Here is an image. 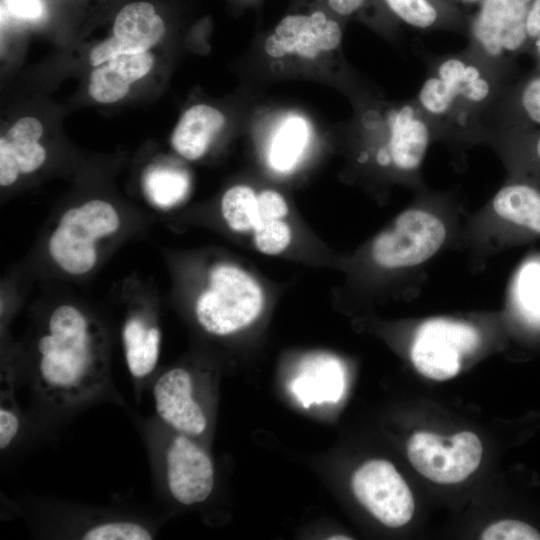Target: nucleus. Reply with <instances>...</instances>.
<instances>
[{
    "mask_svg": "<svg viewBox=\"0 0 540 540\" xmlns=\"http://www.w3.org/2000/svg\"><path fill=\"white\" fill-rule=\"evenodd\" d=\"M143 185L150 201L158 207L170 208L187 196L190 180L184 170L158 166L147 171Z\"/></svg>",
    "mask_w": 540,
    "mask_h": 540,
    "instance_id": "cd10ccee",
    "label": "nucleus"
},
{
    "mask_svg": "<svg viewBox=\"0 0 540 540\" xmlns=\"http://www.w3.org/2000/svg\"><path fill=\"white\" fill-rule=\"evenodd\" d=\"M479 343V332L468 323L429 319L418 327L410 357L423 376L444 381L458 374L462 358L472 353Z\"/></svg>",
    "mask_w": 540,
    "mask_h": 540,
    "instance_id": "9b49d317",
    "label": "nucleus"
},
{
    "mask_svg": "<svg viewBox=\"0 0 540 540\" xmlns=\"http://www.w3.org/2000/svg\"><path fill=\"white\" fill-rule=\"evenodd\" d=\"M46 15V6L43 0H2V23L7 19L22 22H37Z\"/></svg>",
    "mask_w": 540,
    "mask_h": 540,
    "instance_id": "7c9ffc66",
    "label": "nucleus"
},
{
    "mask_svg": "<svg viewBox=\"0 0 540 540\" xmlns=\"http://www.w3.org/2000/svg\"><path fill=\"white\" fill-rule=\"evenodd\" d=\"M20 420L12 407L1 405L0 408V448L6 449L19 432Z\"/></svg>",
    "mask_w": 540,
    "mask_h": 540,
    "instance_id": "473e14b6",
    "label": "nucleus"
},
{
    "mask_svg": "<svg viewBox=\"0 0 540 540\" xmlns=\"http://www.w3.org/2000/svg\"><path fill=\"white\" fill-rule=\"evenodd\" d=\"M531 1L482 0L468 19L465 49L507 81L517 77V60L527 54Z\"/></svg>",
    "mask_w": 540,
    "mask_h": 540,
    "instance_id": "39448f33",
    "label": "nucleus"
},
{
    "mask_svg": "<svg viewBox=\"0 0 540 540\" xmlns=\"http://www.w3.org/2000/svg\"><path fill=\"white\" fill-rule=\"evenodd\" d=\"M345 388L342 363L328 355L306 359L292 382V391L304 407L313 403L337 402Z\"/></svg>",
    "mask_w": 540,
    "mask_h": 540,
    "instance_id": "412c9836",
    "label": "nucleus"
},
{
    "mask_svg": "<svg viewBox=\"0 0 540 540\" xmlns=\"http://www.w3.org/2000/svg\"><path fill=\"white\" fill-rule=\"evenodd\" d=\"M238 1L244 4H253V3L258 2L259 0H238Z\"/></svg>",
    "mask_w": 540,
    "mask_h": 540,
    "instance_id": "f704fd0d",
    "label": "nucleus"
},
{
    "mask_svg": "<svg viewBox=\"0 0 540 540\" xmlns=\"http://www.w3.org/2000/svg\"><path fill=\"white\" fill-rule=\"evenodd\" d=\"M492 207L516 231L540 236V187L536 183L513 179L495 194Z\"/></svg>",
    "mask_w": 540,
    "mask_h": 540,
    "instance_id": "b1692460",
    "label": "nucleus"
},
{
    "mask_svg": "<svg viewBox=\"0 0 540 540\" xmlns=\"http://www.w3.org/2000/svg\"><path fill=\"white\" fill-rule=\"evenodd\" d=\"M36 372L40 388L59 403H75L98 391L108 375L100 325L74 305L54 308L37 340Z\"/></svg>",
    "mask_w": 540,
    "mask_h": 540,
    "instance_id": "f03ea898",
    "label": "nucleus"
},
{
    "mask_svg": "<svg viewBox=\"0 0 540 540\" xmlns=\"http://www.w3.org/2000/svg\"><path fill=\"white\" fill-rule=\"evenodd\" d=\"M352 126L363 161L403 177L417 174L435 139L414 98L390 101L364 97Z\"/></svg>",
    "mask_w": 540,
    "mask_h": 540,
    "instance_id": "7ed1b4c3",
    "label": "nucleus"
},
{
    "mask_svg": "<svg viewBox=\"0 0 540 540\" xmlns=\"http://www.w3.org/2000/svg\"><path fill=\"white\" fill-rule=\"evenodd\" d=\"M43 134L42 124L34 117L20 118L0 138V184L8 187L21 174L39 169L45 159V148L38 142Z\"/></svg>",
    "mask_w": 540,
    "mask_h": 540,
    "instance_id": "f3484780",
    "label": "nucleus"
},
{
    "mask_svg": "<svg viewBox=\"0 0 540 540\" xmlns=\"http://www.w3.org/2000/svg\"><path fill=\"white\" fill-rule=\"evenodd\" d=\"M513 127H540V68L515 77L502 88L493 114L491 136L498 130Z\"/></svg>",
    "mask_w": 540,
    "mask_h": 540,
    "instance_id": "a211bd4d",
    "label": "nucleus"
},
{
    "mask_svg": "<svg viewBox=\"0 0 540 540\" xmlns=\"http://www.w3.org/2000/svg\"><path fill=\"white\" fill-rule=\"evenodd\" d=\"M167 488L180 504L205 501L214 486V466L207 452L192 437L176 433L164 453Z\"/></svg>",
    "mask_w": 540,
    "mask_h": 540,
    "instance_id": "ddd939ff",
    "label": "nucleus"
},
{
    "mask_svg": "<svg viewBox=\"0 0 540 540\" xmlns=\"http://www.w3.org/2000/svg\"><path fill=\"white\" fill-rule=\"evenodd\" d=\"M483 540H540V533L518 520H501L488 526L481 534Z\"/></svg>",
    "mask_w": 540,
    "mask_h": 540,
    "instance_id": "c756f323",
    "label": "nucleus"
},
{
    "mask_svg": "<svg viewBox=\"0 0 540 540\" xmlns=\"http://www.w3.org/2000/svg\"><path fill=\"white\" fill-rule=\"evenodd\" d=\"M329 539H351V538L350 537H344V536H339V537L332 536Z\"/></svg>",
    "mask_w": 540,
    "mask_h": 540,
    "instance_id": "c9c22d12",
    "label": "nucleus"
},
{
    "mask_svg": "<svg viewBox=\"0 0 540 540\" xmlns=\"http://www.w3.org/2000/svg\"><path fill=\"white\" fill-rule=\"evenodd\" d=\"M424 81L414 98L435 139L465 145L489 140L495 106L507 80L466 49L423 53Z\"/></svg>",
    "mask_w": 540,
    "mask_h": 540,
    "instance_id": "f257e3e1",
    "label": "nucleus"
},
{
    "mask_svg": "<svg viewBox=\"0 0 540 540\" xmlns=\"http://www.w3.org/2000/svg\"><path fill=\"white\" fill-rule=\"evenodd\" d=\"M528 49L535 62L534 68H540V0H532L527 15Z\"/></svg>",
    "mask_w": 540,
    "mask_h": 540,
    "instance_id": "2f4dec72",
    "label": "nucleus"
},
{
    "mask_svg": "<svg viewBox=\"0 0 540 540\" xmlns=\"http://www.w3.org/2000/svg\"><path fill=\"white\" fill-rule=\"evenodd\" d=\"M264 305V291L250 273L235 264L219 263L208 272L194 311L206 332L227 336L254 323Z\"/></svg>",
    "mask_w": 540,
    "mask_h": 540,
    "instance_id": "423d86ee",
    "label": "nucleus"
},
{
    "mask_svg": "<svg viewBox=\"0 0 540 540\" xmlns=\"http://www.w3.org/2000/svg\"><path fill=\"white\" fill-rule=\"evenodd\" d=\"M194 392V378L183 367L166 370L157 378L152 390L157 416L176 433L189 437L203 434L208 424Z\"/></svg>",
    "mask_w": 540,
    "mask_h": 540,
    "instance_id": "2eb2a0df",
    "label": "nucleus"
},
{
    "mask_svg": "<svg viewBox=\"0 0 540 540\" xmlns=\"http://www.w3.org/2000/svg\"><path fill=\"white\" fill-rule=\"evenodd\" d=\"M164 33L165 23L151 3H129L116 15L112 37L91 50L90 63L99 66L119 55L148 52Z\"/></svg>",
    "mask_w": 540,
    "mask_h": 540,
    "instance_id": "4468645a",
    "label": "nucleus"
},
{
    "mask_svg": "<svg viewBox=\"0 0 540 540\" xmlns=\"http://www.w3.org/2000/svg\"><path fill=\"white\" fill-rule=\"evenodd\" d=\"M153 63V56L148 52L111 58L92 71L88 88L90 96L100 103L122 99L130 84L144 77Z\"/></svg>",
    "mask_w": 540,
    "mask_h": 540,
    "instance_id": "aec40b11",
    "label": "nucleus"
},
{
    "mask_svg": "<svg viewBox=\"0 0 540 540\" xmlns=\"http://www.w3.org/2000/svg\"><path fill=\"white\" fill-rule=\"evenodd\" d=\"M152 533L143 525L132 521H108L88 528L81 536L84 540H150Z\"/></svg>",
    "mask_w": 540,
    "mask_h": 540,
    "instance_id": "c85d7f7f",
    "label": "nucleus"
},
{
    "mask_svg": "<svg viewBox=\"0 0 540 540\" xmlns=\"http://www.w3.org/2000/svg\"><path fill=\"white\" fill-rule=\"evenodd\" d=\"M489 140L506 153L517 175L516 179L537 182L540 178V127L498 130Z\"/></svg>",
    "mask_w": 540,
    "mask_h": 540,
    "instance_id": "393cba45",
    "label": "nucleus"
},
{
    "mask_svg": "<svg viewBox=\"0 0 540 540\" xmlns=\"http://www.w3.org/2000/svg\"><path fill=\"white\" fill-rule=\"evenodd\" d=\"M317 3L342 20H357L383 35L394 38L398 22L390 15L382 0H305Z\"/></svg>",
    "mask_w": 540,
    "mask_h": 540,
    "instance_id": "bb28decb",
    "label": "nucleus"
},
{
    "mask_svg": "<svg viewBox=\"0 0 540 540\" xmlns=\"http://www.w3.org/2000/svg\"><path fill=\"white\" fill-rule=\"evenodd\" d=\"M120 226V215L108 201L93 199L71 207L48 239L49 256L66 274L85 275L97 264L99 243L117 233Z\"/></svg>",
    "mask_w": 540,
    "mask_h": 540,
    "instance_id": "0eeeda50",
    "label": "nucleus"
},
{
    "mask_svg": "<svg viewBox=\"0 0 540 540\" xmlns=\"http://www.w3.org/2000/svg\"><path fill=\"white\" fill-rule=\"evenodd\" d=\"M121 336L129 373L136 379L149 376L157 365L161 345L156 319L140 310L131 312L124 321Z\"/></svg>",
    "mask_w": 540,
    "mask_h": 540,
    "instance_id": "6ab92c4d",
    "label": "nucleus"
},
{
    "mask_svg": "<svg viewBox=\"0 0 540 540\" xmlns=\"http://www.w3.org/2000/svg\"><path fill=\"white\" fill-rule=\"evenodd\" d=\"M482 443L470 431L450 437L419 431L407 443V456L412 466L427 479L439 484L465 480L479 466Z\"/></svg>",
    "mask_w": 540,
    "mask_h": 540,
    "instance_id": "9d476101",
    "label": "nucleus"
},
{
    "mask_svg": "<svg viewBox=\"0 0 540 540\" xmlns=\"http://www.w3.org/2000/svg\"><path fill=\"white\" fill-rule=\"evenodd\" d=\"M226 225L234 232L251 237L254 247L265 255H279L292 241L287 221L289 206L274 189L257 191L247 184L228 188L220 203Z\"/></svg>",
    "mask_w": 540,
    "mask_h": 540,
    "instance_id": "6e6552de",
    "label": "nucleus"
},
{
    "mask_svg": "<svg viewBox=\"0 0 540 540\" xmlns=\"http://www.w3.org/2000/svg\"><path fill=\"white\" fill-rule=\"evenodd\" d=\"M390 15L421 31L467 32L468 19L452 0H382Z\"/></svg>",
    "mask_w": 540,
    "mask_h": 540,
    "instance_id": "4be33fe9",
    "label": "nucleus"
},
{
    "mask_svg": "<svg viewBox=\"0 0 540 540\" xmlns=\"http://www.w3.org/2000/svg\"><path fill=\"white\" fill-rule=\"evenodd\" d=\"M343 21L321 5L301 0L269 32L263 50L277 68L343 70Z\"/></svg>",
    "mask_w": 540,
    "mask_h": 540,
    "instance_id": "20e7f679",
    "label": "nucleus"
},
{
    "mask_svg": "<svg viewBox=\"0 0 540 540\" xmlns=\"http://www.w3.org/2000/svg\"><path fill=\"white\" fill-rule=\"evenodd\" d=\"M510 302L524 324L540 330V255H531L519 265L511 283Z\"/></svg>",
    "mask_w": 540,
    "mask_h": 540,
    "instance_id": "a878e982",
    "label": "nucleus"
},
{
    "mask_svg": "<svg viewBox=\"0 0 540 540\" xmlns=\"http://www.w3.org/2000/svg\"><path fill=\"white\" fill-rule=\"evenodd\" d=\"M313 127L304 115L286 112L270 125L264 144V158L268 168L276 174L292 173L309 152Z\"/></svg>",
    "mask_w": 540,
    "mask_h": 540,
    "instance_id": "dca6fc26",
    "label": "nucleus"
},
{
    "mask_svg": "<svg viewBox=\"0 0 540 540\" xmlns=\"http://www.w3.org/2000/svg\"><path fill=\"white\" fill-rule=\"evenodd\" d=\"M225 123L224 114L215 107L194 105L181 116L172 133L171 145L183 158L198 160L207 153Z\"/></svg>",
    "mask_w": 540,
    "mask_h": 540,
    "instance_id": "5701e85b",
    "label": "nucleus"
},
{
    "mask_svg": "<svg viewBox=\"0 0 540 540\" xmlns=\"http://www.w3.org/2000/svg\"><path fill=\"white\" fill-rule=\"evenodd\" d=\"M458 1H460L462 3H466V4H471V3H477V2L480 3L482 0H458Z\"/></svg>",
    "mask_w": 540,
    "mask_h": 540,
    "instance_id": "72a5a7b5",
    "label": "nucleus"
},
{
    "mask_svg": "<svg viewBox=\"0 0 540 540\" xmlns=\"http://www.w3.org/2000/svg\"><path fill=\"white\" fill-rule=\"evenodd\" d=\"M446 239V226L433 213L412 208L402 212L373 241L374 262L385 269L407 268L431 258Z\"/></svg>",
    "mask_w": 540,
    "mask_h": 540,
    "instance_id": "1a4fd4ad",
    "label": "nucleus"
},
{
    "mask_svg": "<svg viewBox=\"0 0 540 540\" xmlns=\"http://www.w3.org/2000/svg\"><path fill=\"white\" fill-rule=\"evenodd\" d=\"M351 488L357 500L388 527H401L413 516L412 492L389 461L365 462L353 474Z\"/></svg>",
    "mask_w": 540,
    "mask_h": 540,
    "instance_id": "f8f14e48",
    "label": "nucleus"
}]
</instances>
